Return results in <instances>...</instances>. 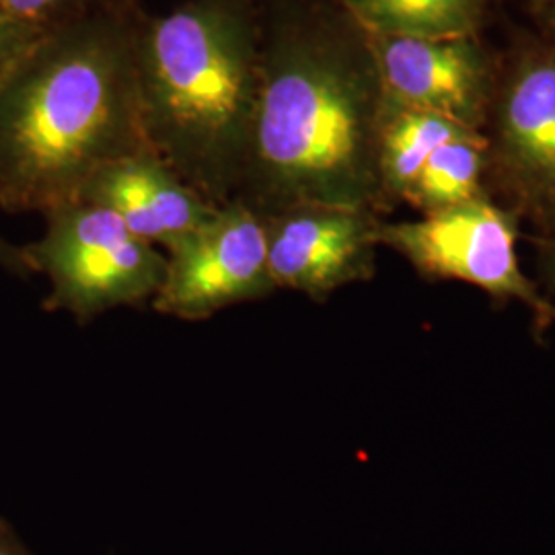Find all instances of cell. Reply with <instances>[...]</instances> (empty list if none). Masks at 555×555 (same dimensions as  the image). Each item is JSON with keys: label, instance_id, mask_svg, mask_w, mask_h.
Returning a JSON list of instances; mask_svg holds the SVG:
<instances>
[{"label": "cell", "instance_id": "4", "mask_svg": "<svg viewBox=\"0 0 555 555\" xmlns=\"http://www.w3.org/2000/svg\"><path fill=\"white\" fill-rule=\"evenodd\" d=\"M46 231L23 245L34 274L50 282L46 311L89 323L121 307L151 305L167 274V256L121 220L89 202L43 215Z\"/></svg>", "mask_w": 555, "mask_h": 555}, {"label": "cell", "instance_id": "5", "mask_svg": "<svg viewBox=\"0 0 555 555\" xmlns=\"http://www.w3.org/2000/svg\"><path fill=\"white\" fill-rule=\"evenodd\" d=\"M378 247L405 259L428 280H455L476 286L496 300L525 305L545 332L555 311L535 280L527 276L516 256L518 217L490 196L469 199L417 220L387 222L377 229Z\"/></svg>", "mask_w": 555, "mask_h": 555}, {"label": "cell", "instance_id": "1", "mask_svg": "<svg viewBox=\"0 0 555 555\" xmlns=\"http://www.w3.org/2000/svg\"><path fill=\"white\" fill-rule=\"evenodd\" d=\"M259 103L235 198L261 219L321 204L389 215L378 181L385 87L341 0H256Z\"/></svg>", "mask_w": 555, "mask_h": 555}, {"label": "cell", "instance_id": "2", "mask_svg": "<svg viewBox=\"0 0 555 555\" xmlns=\"http://www.w3.org/2000/svg\"><path fill=\"white\" fill-rule=\"evenodd\" d=\"M140 0H100L31 43L0 80V208L46 215L101 167L151 149L142 126Z\"/></svg>", "mask_w": 555, "mask_h": 555}, {"label": "cell", "instance_id": "3", "mask_svg": "<svg viewBox=\"0 0 555 555\" xmlns=\"http://www.w3.org/2000/svg\"><path fill=\"white\" fill-rule=\"evenodd\" d=\"M149 146L212 204L235 198L259 103L256 0H185L139 46Z\"/></svg>", "mask_w": 555, "mask_h": 555}, {"label": "cell", "instance_id": "20", "mask_svg": "<svg viewBox=\"0 0 555 555\" xmlns=\"http://www.w3.org/2000/svg\"><path fill=\"white\" fill-rule=\"evenodd\" d=\"M483 2H486V0H483Z\"/></svg>", "mask_w": 555, "mask_h": 555}, {"label": "cell", "instance_id": "9", "mask_svg": "<svg viewBox=\"0 0 555 555\" xmlns=\"http://www.w3.org/2000/svg\"><path fill=\"white\" fill-rule=\"evenodd\" d=\"M373 36V34H371ZM385 98L481 132L496 93L494 64L476 36H373Z\"/></svg>", "mask_w": 555, "mask_h": 555}, {"label": "cell", "instance_id": "6", "mask_svg": "<svg viewBox=\"0 0 555 555\" xmlns=\"http://www.w3.org/2000/svg\"><path fill=\"white\" fill-rule=\"evenodd\" d=\"M276 291L263 219L231 199L167 249V274L151 307L165 318L204 321Z\"/></svg>", "mask_w": 555, "mask_h": 555}, {"label": "cell", "instance_id": "11", "mask_svg": "<svg viewBox=\"0 0 555 555\" xmlns=\"http://www.w3.org/2000/svg\"><path fill=\"white\" fill-rule=\"evenodd\" d=\"M481 132L467 130L437 114L397 105L385 98V116L378 132V181L387 212L401 204L417 173L442 144L456 139L476 137Z\"/></svg>", "mask_w": 555, "mask_h": 555}, {"label": "cell", "instance_id": "14", "mask_svg": "<svg viewBox=\"0 0 555 555\" xmlns=\"http://www.w3.org/2000/svg\"><path fill=\"white\" fill-rule=\"evenodd\" d=\"M100 0H0V15L34 34H48L77 20Z\"/></svg>", "mask_w": 555, "mask_h": 555}, {"label": "cell", "instance_id": "16", "mask_svg": "<svg viewBox=\"0 0 555 555\" xmlns=\"http://www.w3.org/2000/svg\"><path fill=\"white\" fill-rule=\"evenodd\" d=\"M537 266L539 280H535V284L555 311V222L547 233H543Z\"/></svg>", "mask_w": 555, "mask_h": 555}, {"label": "cell", "instance_id": "7", "mask_svg": "<svg viewBox=\"0 0 555 555\" xmlns=\"http://www.w3.org/2000/svg\"><path fill=\"white\" fill-rule=\"evenodd\" d=\"M488 171L511 196L516 217L547 233L555 222V48L516 62L494 93Z\"/></svg>", "mask_w": 555, "mask_h": 555}, {"label": "cell", "instance_id": "17", "mask_svg": "<svg viewBox=\"0 0 555 555\" xmlns=\"http://www.w3.org/2000/svg\"><path fill=\"white\" fill-rule=\"evenodd\" d=\"M0 268L21 280H29L34 276V272L25 259V254H23V247L13 245L2 237H0Z\"/></svg>", "mask_w": 555, "mask_h": 555}, {"label": "cell", "instance_id": "19", "mask_svg": "<svg viewBox=\"0 0 555 555\" xmlns=\"http://www.w3.org/2000/svg\"><path fill=\"white\" fill-rule=\"evenodd\" d=\"M545 23H547V29L552 31V36L555 38V0H547V7H545Z\"/></svg>", "mask_w": 555, "mask_h": 555}, {"label": "cell", "instance_id": "15", "mask_svg": "<svg viewBox=\"0 0 555 555\" xmlns=\"http://www.w3.org/2000/svg\"><path fill=\"white\" fill-rule=\"evenodd\" d=\"M40 38L13 21L0 15V80L15 66V62L31 48V43Z\"/></svg>", "mask_w": 555, "mask_h": 555}, {"label": "cell", "instance_id": "8", "mask_svg": "<svg viewBox=\"0 0 555 555\" xmlns=\"http://www.w3.org/2000/svg\"><path fill=\"white\" fill-rule=\"evenodd\" d=\"M383 217L362 208L307 204L263 217L268 263L278 291L323 302L377 274Z\"/></svg>", "mask_w": 555, "mask_h": 555}, {"label": "cell", "instance_id": "12", "mask_svg": "<svg viewBox=\"0 0 555 555\" xmlns=\"http://www.w3.org/2000/svg\"><path fill=\"white\" fill-rule=\"evenodd\" d=\"M341 4L373 36H476L483 20V0H341Z\"/></svg>", "mask_w": 555, "mask_h": 555}, {"label": "cell", "instance_id": "13", "mask_svg": "<svg viewBox=\"0 0 555 555\" xmlns=\"http://www.w3.org/2000/svg\"><path fill=\"white\" fill-rule=\"evenodd\" d=\"M488 173V137L476 134L456 139L437 149L403 202L417 212L430 215L469 199L488 196L483 178Z\"/></svg>", "mask_w": 555, "mask_h": 555}, {"label": "cell", "instance_id": "18", "mask_svg": "<svg viewBox=\"0 0 555 555\" xmlns=\"http://www.w3.org/2000/svg\"><path fill=\"white\" fill-rule=\"evenodd\" d=\"M0 555H31L13 525L0 515Z\"/></svg>", "mask_w": 555, "mask_h": 555}, {"label": "cell", "instance_id": "10", "mask_svg": "<svg viewBox=\"0 0 555 555\" xmlns=\"http://www.w3.org/2000/svg\"><path fill=\"white\" fill-rule=\"evenodd\" d=\"M79 199L114 212L134 235L165 249L196 231L219 208L153 149L101 167Z\"/></svg>", "mask_w": 555, "mask_h": 555}]
</instances>
